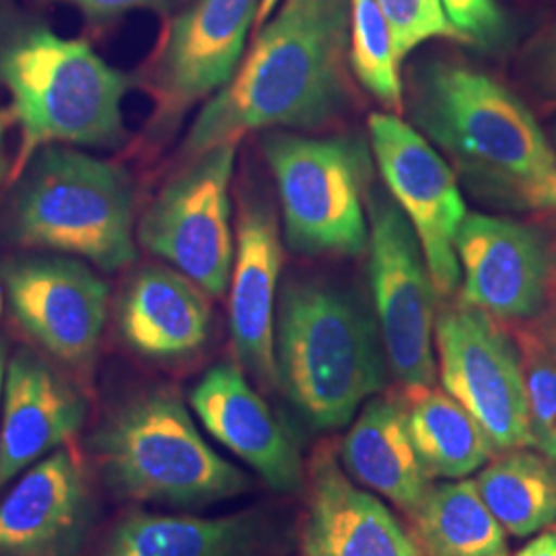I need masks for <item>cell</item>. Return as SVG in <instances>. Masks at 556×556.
I'll return each mask as SVG.
<instances>
[{"label":"cell","mask_w":556,"mask_h":556,"mask_svg":"<svg viewBox=\"0 0 556 556\" xmlns=\"http://www.w3.org/2000/svg\"><path fill=\"white\" fill-rule=\"evenodd\" d=\"M349 0H280L231 80L202 108L184 161L266 128H318L351 101Z\"/></svg>","instance_id":"cell-1"},{"label":"cell","mask_w":556,"mask_h":556,"mask_svg":"<svg viewBox=\"0 0 556 556\" xmlns=\"http://www.w3.org/2000/svg\"><path fill=\"white\" fill-rule=\"evenodd\" d=\"M277 386L316 431H334L383 390L388 357L376 314L328 280H293L277 305Z\"/></svg>","instance_id":"cell-2"},{"label":"cell","mask_w":556,"mask_h":556,"mask_svg":"<svg viewBox=\"0 0 556 556\" xmlns=\"http://www.w3.org/2000/svg\"><path fill=\"white\" fill-rule=\"evenodd\" d=\"M87 445L108 491L128 503L202 509L252 489V478L208 445L169 390L122 402Z\"/></svg>","instance_id":"cell-3"},{"label":"cell","mask_w":556,"mask_h":556,"mask_svg":"<svg viewBox=\"0 0 556 556\" xmlns=\"http://www.w3.org/2000/svg\"><path fill=\"white\" fill-rule=\"evenodd\" d=\"M0 80L21 130L11 179L56 142L101 149L124 142L122 101L130 80L87 41L31 27L0 50Z\"/></svg>","instance_id":"cell-4"},{"label":"cell","mask_w":556,"mask_h":556,"mask_svg":"<svg viewBox=\"0 0 556 556\" xmlns=\"http://www.w3.org/2000/svg\"><path fill=\"white\" fill-rule=\"evenodd\" d=\"M7 223L17 245L79 256L105 273L137 254L130 178L75 149L48 147L27 163Z\"/></svg>","instance_id":"cell-5"},{"label":"cell","mask_w":556,"mask_h":556,"mask_svg":"<svg viewBox=\"0 0 556 556\" xmlns=\"http://www.w3.org/2000/svg\"><path fill=\"white\" fill-rule=\"evenodd\" d=\"M413 116L464 167L514 188L556 169V149L526 103L472 66L445 60L425 66Z\"/></svg>","instance_id":"cell-6"},{"label":"cell","mask_w":556,"mask_h":556,"mask_svg":"<svg viewBox=\"0 0 556 556\" xmlns=\"http://www.w3.org/2000/svg\"><path fill=\"white\" fill-rule=\"evenodd\" d=\"M282 204L285 238L307 256H358L369 245L367 155L355 140L270 132L264 139Z\"/></svg>","instance_id":"cell-7"},{"label":"cell","mask_w":556,"mask_h":556,"mask_svg":"<svg viewBox=\"0 0 556 556\" xmlns=\"http://www.w3.org/2000/svg\"><path fill=\"white\" fill-rule=\"evenodd\" d=\"M369 280L386 357L406 392L438 379L435 295L413 225L388 194L369 200Z\"/></svg>","instance_id":"cell-8"},{"label":"cell","mask_w":556,"mask_h":556,"mask_svg":"<svg viewBox=\"0 0 556 556\" xmlns=\"http://www.w3.org/2000/svg\"><path fill=\"white\" fill-rule=\"evenodd\" d=\"M239 142H225L194 160L151 202L139 223V241L169 262L211 298H223L233 270L229 186Z\"/></svg>","instance_id":"cell-9"},{"label":"cell","mask_w":556,"mask_h":556,"mask_svg":"<svg viewBox=\"0 0 556 556\" xmlns=\"http://www.w3.org/2000/svg\"><path fill=\"white\" fill-rule=\"evenodd\" d=\"M438 374L497 452L530 447V415L523 357L493 316L462 301L435 321Z\"/></svg>","instance_id":"cell-10"},{"label":"cell","mask_w":556,"mask_h":556,"mask_svg":"<svg viewBox=\"0 0 556 556\" xmlns=\"http://www.w3.org/2000/svg\"><path fill=\"white\" fill-rule=\"evenodd\" d=\"M369 137L381 178L417 233L438 293L452 295L459 282L457 233L468 215L456 176L425 135L394 114H374Z\"/></svg>","instance_id":"cell-11"},{"label":"cell","mask_w":556,"mask_h":556,"mask_svg":"<svg viewBox=\"0 0 556 556\" xmlns=\"http://www.w3.org/2000/svg\"><path fill=\"white\" fill-rule=\"evenodd\" d=\"M262 0H194L167 29L147 75L153 130L167 132L199 101L220 91L241 64Z\"/></svg>","instance_id":"cell-12"},{"label":"cell","mask_w":556,"mask_h":556,"mask_svg":"<svg viewBox=\"0 0 556 556\" xmlns=\"http://www.w3.org/2000/svg\"><path fill=\"white\" fill-rule=\"evenodd\" d=\"M2 277L21 328L60 363L91 369L108 319V285L87 264L62 256L13 260Z\"/></svg>","instance_id":"cell-13"},{"label":"cell","mask_w":556,"mask_h":556,"mask_svg":"<svg viewBox=\"0 0 556 556\" xmlns=\"http://www.w3.org/2000/svg\"><path fill=\"white\" fill-rule=\"evenodd\" d=\"M298 556H425L376 493L346 475L330 445L305 466Z\"/></svg>","instance_id":"cell-14"},{"label":"cell","mask_w":556,"mask_h":556,"mask_svg":"<svg viewBox=\"0 0 556 556\" xmlns=\"http://www.w3.org/2000/svg\"><path fill=\"white\" fill-rule=\"evenodd\" d=\"M93 523L87 470L60 447L17 477L0 501V556H79Z\"/></svg>","instance_id":"cell-15"},{"label":"cell","mask_w":556,"mask_h":556,"mask_svg":"<svg viewBox=\"0 0 556 556\" xmlns=\"http://www.w3.org/2000/svg\"><path fill=\"white\" fill-rule=\"evenodd\" d=\"M464 301L495 319L536 318L548 298L551 256L536 229L491 215H466L456 239Z\"/></svg>","instance_id":"cell-16"},{"label":"cell","mask_w":556,"mask_h":556,"mask_svg":"<svg viewBox=\"0 0 556 556\" xmlns=\"http://www.w3.org/2000/svg\"><path fill=\"white\" fill-rule=\"evenodd\" d=\"M190 406L208 435L245 462L273 491L293 495L305 486L298 439L282 425L236 363L211 367L190 392Z\"/></svg>","instance_id":"cell-17"},{"label":"cell","mask_w":556,"mask_h":556,"mask_svg":"<svg viewBox=\"0 0 556 556\" xmlns=\"http://www.w3.org/2000/svg\"><path fill=\"white\" fill-rule=\"evenodd\" d=\"M282 245L268 202L243 197L231 270L229 328L239 367L264 390L277 388L275 328Z\"/></svg>","instance_id":"cell-18"},{"label":"cell","mask_w":556,"mask_h":556,"mask_svg":"<svg viewBox=\"0 0 556 556\" xmlns=\"http://www.w3.org/2000/svg\"><path fill=\"white\" fill-rule=\"evenodd\" d=\"M87 402L31 351L9 361L0 417V489L79 433Z\"/></svg>","instance_id":"cell-19"},{"label":"cell","mask_w":556,"mask_h":556,"mask_svg":"<svg viewBox=\"0 0 556 556\" xmlns=\"http://www.w3.org/2000/svg\"><path fill=\"white\" fill-rule=\"evenodd\" d=\"M285 544V523L262 507L217 517L130 509L98 556H282Z\"/></svg>","instance_id":"cell-20"},{"label":"cell","mask_w":556,"mask_h":556,"mask_svg":"<svg viewBox=\"0 0 556 556\" xmlns=\"http://www.w3.org/2000/svg\"><path fill=\"white\" fill-rule=\"evenodd\" d=\"M118 330L140 357L178 361L206 344L211 305L199 285L178 270L147 266L119 295Z\"/></svg>","instance_id":"cell-21"},{"label":"cell","mask_w":556,"mask_h":556,"mask_svg":"<svg viewBox=\"0 0 556 556\" xmlns=\"http://www.w3.org/2000/svg\"><path fill=\"white\" fill-rule=\"evenodd\" d=\"M340 464L357 484L410 516L429 493L427 475L396 397H371L340 443Z\"/></svg>","instance_id":"cell-22"},{"label":"cell","mask_w":556,"mask_h":556,"mask_svg":"<svg viewBox=\"0 0 556 556\" xmlns=\"http://www.w3.org/2000/svg\"><path fill=\"white\" fill-rule=\"evenodd\" d=\"M406 427L429 478L462 480L480 472L497 452L459 402L445 390L408 392Z\"/></svg>","instance_id":"cell-23"},{"label":"cell","mask_w":556,"mask_h":556,"mask_svg":"<svg viewBox=\"0 0 556 556\" xmlns=\"http://www.w3.org/2000/svg\"><path fill=\"white\" fill-rule=\"evenodd\" d=\"M425 556L505 555L507 532L480 497L477 480H445L408 516Z\"/></svg>","instance_id":"cell-24"},{"label":"cell","mask_w":556,"mask_h":556,"mask_svg":"<svg viewBox=\"0 0 556 556\" xmlns=\"http://www.w3.org/2000/svg\"><path fill=\"white\" fill-rule=\"evenodd\" d=\"M477 486L509 536H534L556 523V466L530 447L493 457L480 470Z\"/></svg>","instance_id":"cell-25"},{"label":"cell","mask_w":556,"mask_h":556,"mask_svg":"<svg viewBox=\"0 0 556 556\" xmlns=\"http://www.w3.org/2000/svg\"><path fill=\"white\" fill-rule=\"evenodd\" d=\"M351 9V52L349 62L358 83L386 108L402 105L400 64L388 21L378 0H349Z\"/></svg>","instance_id":"cell-26"},{"label":"cell","mask_w":556,"mask_h":556,"mask_svg":"<svg viewBox=\"0 0 556 556\" xmlns=\"http://www.w3.org/2000/svg\"><path fill=\"white\" fill-rule=\"evenodd\" d=\"M378 4L390 27L397 64L425 41L462 40L441 0H378Z\"/></svg>","instance_id":"cell-27"},{"label":"cell","mask_w":556,"mask_h":556,"mask_svg":"<svg viewBox=\"0 0 556 556\" xmlns=\"http://www.w3.org/2000/svg\"><path fill=\"white\" fill-rule=\"evenodd\" d=\"M532 445L556 466V357L528 346L523 355Z\"/></svg>","instance_id":"cell-28"},{"label":"cell","mask_w":556,"mask_h":556,"mask_svg":"<svg viewBox=\"0 0 556 556\" xmlns=\"http://www.w3.org/2000/svg\"><path fill=\"white\" fill-rule=\"evenodd\" d=\"M441 4L464 41L495 48L507 34V21L497 0H441Z\"/></svg>","instance_id":"cell-29"},{"label":"cell","mask_w":556,"mask_h":556,"mask_svg":"<svg viewBox=\"0 0 556 556\" xmlns=\"http://www.w3.org/2000/svg\"><path fill=\"white\" fill-rule=\"evenodd\" d=\"M534 79L544 96L556 98V23L538 50Z\"/></svg>","instance_id":"cell-30"},{"label":"cell","mask_w":556,"mask_h":556,"mask_svg":"<svg viewBox=\"0 0 556 556\" xmlns=\"http://www.w3.org/2000/svg\"><path fill=\"white\" fill-rule=\"evenodd\" d=\"M73 2L89 17L105 20V17H118L122 13H128L135 9L155 7L163 0H73Z\"/></svg>","instance_id":"cell-31"},{"label":"cell","mask_w":556,"mask_h":556,"mask_svg":"<svg viewBox=\"0 0 556 556\" xmlns=\"http://www.w3.org/2000/svg\"><path fill=\"white\" fill-rule=\"evenodd\" d=\"M516 556H556V523L538 532L523 548L517 551Z\"/></svg>","instance_id":"cell-32"},{"label":"cell","mask_w":556,"mask_h":556,"mask_svg":"<svg viewBox=\"0 0 556 556\" xmlns=\"http://www.w3.org/2000/svg\"><path fill=\"white\" fill-rule=\"evenodd\" d=\"M7 367H9V363H7V349H4V344L0 342V402H2V394H4V381H7Z\"/></svg>","instance_id":"cell-33"},{"label":"cell","mask_w":556,"mask_h":556,"mask_svg":"<svg viewBox=\"0 0 556 556\" xmlns=\"http://www.w3.org/2000/svg\"><path fill=\"white\" fill-rule=\"evenodd\" d=\"M13 114H9V112H2L0 110V140H2V137H4V132L9 130V126L13 124Z\"/></svg>","instance_id":"cell-34"},{"label":"cell","mask_w":556,"mask_h":556,"mask_svg":"<svg viewBox=\"0 0 556 556\" xmlns=\"http://www.w3.org/2000/svg\"><path fill=\"white\" fill-rule=\"evenodd\" d=\"M0 314H2V289H0Z\"/></svg>","instance_id":"cell-35"},{"label":"cell","mask_w":556,"mask_h":556,"mask_svg":"<svg viewBox=\"0 0 556 556\" xmlns=\"http://www.w3.org/2000/svg\"><path fill=\"white\" fill-rule=\"evenodd\" d=\"M555 142H556V128H555Z\"/></svg>","instance_id":"cell-36"},{"label":"cell","mask_w":556,"mask_h":556,"mask_svg":"<svg viewBox=\"0 0 556 556\" xmlns=\"http://www.w3.org/2000/svg\"><path fill=\"white\" fill-rule=\"evenodd\" d=\"M497 556H505V555H497Z\"/></svg>","instance_id":"cell-37"}]
</instances>
